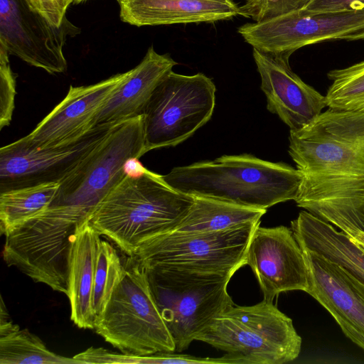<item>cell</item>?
<instances>
[{"mask_svg":"<svg viewBox=\"0 0 364 364\" xmlns=\"http://www.w3.org/2000/svg\"><path fill=\"white\" fill-rule=\"evenodd\" d=\"M289 139L297 206L350 237L364 231V112L328 108Z\"/></svg>","mask_w":364,"mask_h":364,"instance_id":"cell-1","label":"cell"},{"mask_svg":"<svg viewBox=\"0 0 364 364\" xmlns=\"http://www.w3.org/2000/svg\"><path fill=\"white\" fill-rule=\"evenodd\" d=\"M161 178L184 194L265 210L294 200L301 181L297 168L247 154L175 167Z\"/></svg>","mask_w":364,"mask_h":364,"instance_id":"cell-2","label":"cell"},{"mask_svg":"<svg viewBox=\"0 0 364 364\" xmlns=\"http://www.w3.org/2000/svg\"><path fill=\"white\" fill-rule=\"evenodd\" d=\"M194 197L169 187L149 171L126 176L97 205L87 222L129 257L146 241L173 230L188 213Z\"/></svg>","mask_w":364,"mask_h":364,"instance_id":"cell-3","label":"cell"},{"mask_svg":"<svg viewBox=\"0 0 364 364\" xmlns=\"http://www.w3.org/2000/svg\"><path fill=\"white\" fill-rule=\"evenodd\" d=\"M142 269L176 350L190 346L214 317L233 306L230 272L154 266Z\"/></svg>","mask_w":364,"mask_h":364,"instance_id":"cell-4","label":"cell"},{"mask_svg":"<svg viewBox=\"0 0 364 364\" xmlns=\"http://www.w3.org/2000/svg\"><path fill=\"white\" fill-rule=\"evenodd\" d=\"M233 356L236 364H282L295 360L301 338L292 320L271 301L232 306L196 336Z\"/></svg>","mask_w":364,"mask_h":364,"instance_id":"cell-5","label":"cell"},{"mask_svg":"<svg viewBox=\"0 0 364 364\" xmlns=\"http://www.w3.org/2000/svg\"><path fill=\"white\" fill-rule=\"evenodd\" d=\"M124 273L102 313L96 333L122 353L149 355L173 353L174 342L155 303L145 272L134 257L124 262Z\"/></svg>","mask_w":364,"mask_h":364,"instance_id":"cell-6","label":"cell"},{"mask_svg":"<svg viewBox=\"0 0 364 364\" xmlns=\"http://www.w3.org/2000/svg\"><path fill=\"white\" fill-rule=\"evenodd\" d=\"M85 223L62 209L49 206L5 235L4 260L34 282L67 296L73 243L77 231Z\"/></svg>","mask_w":364,"mask_h":364,"instance_id":"cell-7","label":"cell"},{"mask_svg":"<svg viewBox=\"0 0 364 364\" xmlns=\"http://www.w3.org/2000/svg\"><path fill=\"white\" fill-rule=\"evenodd\" d=\"M144 117L114 126L108 136L59 182L50 205L63 208L87 220L100 201L126 176L123 166L144 154Z\"/></svg>","mask_w":364,"mask_h":364,"instance_id":"cell-8","label":"cell"},{"mask_svg":"<svg viewBox=\"0 0 364 364\" xmlns=\"http://www.w3.org/2000/svg\"><path fill=\"white\" fill-rule=\"evenodd\" d=\"M215 85L201 73H169L151 94L143 112L144 151L175 146L211 118Z\"/></svg>","mask_w":364,"mask_h":364,"instance_id":"cell-9","label":"cell"},{"mask_svg":"<svg viewBox=\"0 0 364 364\" xmlns=\"http://www.w3.org/2000/svg\"><path fill=\"white\" fill-rule=\"evenodd\" d=\"M259 225L260 221L214 232L170 231L142 244L133 257L143 268L164 266L234 274L246 264L248 243Z\"/></svg>","mask_w":364,"mask_h":364,"instance_id":"cell-10","label":"cell"},{"mask_svg":"<svg viewBox=\"0 0 364 364\" xmlns=\"http://www.w3.org/2000/svg\"><path fill=\"white\" fill-rule=\"evenodd\" d=\"M364 31V9L311 11L302 9L255 23L237 32L262 52L290 56L297 49L325 41L339 39Z\"/></svg>","mask_w":364,"mask_h":364,"instance_id":"cell-11","label":"cell"},{"mask_svg":"<svg viewBox=\"0 0 364 364\" xmlns=\"http://www.w3.org/2000/svg\"><path fill=\"white\" fill-rule=\"evenodd\" d=\"M115 125L94 127L78 139L59 146L40 148L24 136L2 146L1 192L44 183H59L102 144Z\"/></svg>","mask_w":364,"mask_h":364,"instance_id":"cell-12","label":"cell"},{"mask_svg":"<svg viewBox=\"0 0 364 364\" xmlns=\"http://www.w3.org/2000/svg\"><path fill=\"white\" fill-rule=\"evenodd\" d=\"M79 32L67 18L60 27L51 25L23 0H0V46L50 74L67 70L63 47L68 37Z\"/></svg>","mask_w":364,"mask_h":364,"instance_id":"cell-13","label":"cell"},{"mask_svg":"<svg viewBox=\"0 0 364 364\" xmlns=\"http://www.w3.org/2000/svg\"><path fill=\"white\" fill-rule=\"evenodd\" d=\"M245 263L255 274L263 299L272 302L280 293L306 292L308 269L302 250L291 229L259 225L248 243Z\"/></svg>","mask_w":364,"mask_h":364,"instance_id":"cell-14","label":"cell"},{"mask_svg":"<svg viewBox=\"0 0 364 364\" xmlns=\"http://www.w3.org/2000/svg\"><path fill=\"white\" fill-rule=\"evenodd\" d=\"M313 296L334 318L343 333L364 350V284L318 253L302 250Z\"/></svg>","mask_w":364,"mask_h":364,"instance_id":"cell-15","label":"cell"},{"mask_svg":"<svg viewBox=\"0 0 364 364\" xmlns=\"http://www.w3.org/2000/svg\"><path fill=\"white\" fill-rule=\"evenodd\" d=\"M289 57L253 48L267 109L277 114L290 130H295L311 122L327 105L325 96L292 71Z\"/></svg>","mask_w":364,"mask_h":364,"instance_id":"cell-16","label":"cell"},{"mask_svg":"<svg viewBox=\"0 0 364 364\" xmlns=\"http://www.w3.org/2000/svg\"><path fill=\"white\" fill-rule=\"evenodd\" d=\"M127 72L118 73L99 82L70 86L65 97L36 126L26 139L43 148L71 142L92 129L98 109Z\"/></svg>","mask_w":364,"mask_h":364,"instance_id":"cell-17","label":"cell"},{"mask_svg":"<svg viewBox=\"0 0 364 364\" xmlns=\"http://www.w3.org/2000/svg\"><path fill=\"white\" fill-rule=\"evenodd\" d=\"M177 64L169 54H159L150 46L98 109L92 128L115 125L142 115L155 88Z\"/></svg>","mask_w":364,"mask_h":364,"instance_id":"cell-18","label":"cell"},{"mask_svg":"<svg viewBox=\"0 0 364 364\" xmlns=\"http://www.w3.org/2000/svg\"><path fill=\"white\" fill-rule=\"evenodd\" d=\"M119 17L135 26L210 23L238 15L232 0H117Z\"/></svg>","mask_w":364,"mask_h":364,"instance_id":"cell-19","label":"cell"},{"mask_svg":"<svg viewBox=\"0 0 364 364\" xmlns=\"http://www.w3.org/2000/svg\"><path fill=\"white\" fill-rule=\"evenodd\" d=\"M291 229L301 250L318 253L364 284V250L347 234L305 210L291 222Z\"/></svg>","mask_w":364,"mask_h":364,"instance_id":"cell-20","label":"cell"},{"mask_svg":"<svg viewBox=\"0 0 364 364\" xmlns=\"http://www.w3.org/2000/svg\"><path fill=\"white\" fill-rule=\"evenodd\" d=\"M100 235L86 222L77 231L71 249L67 296L70 319L81 328L95 327L92 293Z\"/></svg>","mask_w":364,"mask_h":364,"instance_id":"cell-21","label":"cell"},{"mask_svg":"<svg viewBox=\"0 0 364 364\" xmlns=\"http://www.w3.org/2000/svg\"><path fill=\"white\" fill-rule=\"evenodd\" d=\"M194 197L188 213L171 231H220L248 223L259 222L267 210L242 206L214 199Z\"/></svg>","mask_w":364,"mask_h":364,"instance_id":"cell-22","label":"cell"},{"mask_svg":"<svg viewBox=\"0 0 364 364\" xmlns=\"http://www.w3.org/2000/svg\"><path fill=\"white\" fill-rule=\"evenodd\" d=\"M59 185L50 182L1 192V233L6 235L43 213L55 198Z\"/></svg>","mask_w":364,"mask_h":364,"instance_id":"cell-23","label":"cell"},{"mask_svg":"<svg viewBox=\"0 0 364 364\" xmlns=\"http://www.w3.org/2000/svg\"><path fill=\"white\" fill-rule=\"evenodd\" d=\"M0 364H77L73 358L49 350L27 329L20 328L0 336Z\"/></svg>","mask_w":364,"mask_h":364,"instance_id":"cell-24","label":"cell"},{"mask_svg":"<svg viewBox=\"0 0 364 364\" xmlns=\"http://www.w3.org/2000/svg\"><path fill=\"white\" fill-rule=\"evenodd\" d=\"M327 75L333 81L325 96L328 108L364 112V60Z\"/></svg>","mask_w":364,"mask_h":364,"instance_id":"cell-25","label":"cell"},{"mask_svg":"<svg viewBox=\"0 0 364 364\" xmlns=\"http://www.w3.org/2000/svg\"><path fill=\"white\" fill-rule=\"evenodd\" d=\"M124 262L117 250L106 240L100 242L95 264L92 293L95 319L102 313L124 273Z\"/></svg>","mask_w":364,"mask_h":364,"instance_id":"cell-26","label":"cell"},{"mask_svg":"<svg viewBox=\"0 0 364 364\" xmlns=\"http://www.w3.org/2000/svg\"><path fill=\"white\" fill-rule=\"evenodd\" d=\"M313 0H247L238 15L260 21L278 15L304 9Z\"/></svg>","mask_w":364,"mask_h":364,"instance_id":"cell-27","label":"cell"},{"mask_svg":"<svg viewBox=\"0 0 364 364\" xmlns=\"http://www.w3.org/2000/svg\"><path fill=\"white\" fill-rule=\"evenodd\" d=\"M9 55L0 46V129L11 123L16 94V74L11 68Z\"/></svg>","mask_w":364,"mask_h":364,"instance_id":"cell-28","label":"cell"},{"mask_svg":"<svg viewBox=\"0 0 364 364\" xmlns=\"http://www.w3.org/2000/svg\"><path fill=\"white\" fill-rule=\"evenodd\" d=\"M28 8L51 25L60 27L66 19L65 13L74 0H23Z\"/></svg>","mask_w":364,"mask_h":364,"instance_id":"cell-29","label":"cell"},{"mask_svg":"<svg viewBox=\"0 0 364 364\" xmlns=\"http://www.w3.org/2000/svg\"><path fill=\"white\" fill-rule=\"evenodd\" d=\"M304 9L311 11H346L364 9V0H313Z\"/></svg>","mask_w":364,"mask_h":364,"instance_id":"cell-30","label":"cell"},{"mask_svg":"<svg viewBox=\"0 0 364 364\" xmlns=\"http://www.w3.org/2000/svg\"><path fill=\"white\" fill-rule=\"evenodd\" d=\"M123 170L126 176L136 178L140 177L149 170L146 168L137 157H131L124 164Z\"/></svg>","mask_w":364,"mask_h":364,"instance_id":"cell-31","label":"cell"},{"mask_svg":"<svg viewBox=\"0 0 364 364\" xmlns=\"http://www.w3.org/2000/svg\"><path fill=\"white\" fill-rule=\"evenodd\" d=\"M350 238L364 250V231L360 230L357 232L355 235Z\"/></svg>","mask_w":364,"mask_h":364,"instance_id":"cell-32","label":"cell"},{"mask_svg":"<svg viewBox=\"0 0 364 364\" xmlns=\"http://www.w3.org/2000/svg\"><path fill=\"white\" fill-rule=\"evenodd\" d=\"M342 40L357 41L364 40V31L344 37Z\"/></svg>","mask_w":364,"mask_h":364,"instance_id":"cell-33","label":"cell"},{"mask_svg":"<svg viewBox=\"0 0 364 364\" xmlns=\"http://www.w3.org/2000/svg\"><path fill=\"white\" fill-rule=\"evenodd\" d=\"M85 1H87V0H74V2L76 4H78V3Z\"/></svg>","mask_w":364,"mask_h":364,"instance_id":"cell-34","label":"cell"}]
</instances>
